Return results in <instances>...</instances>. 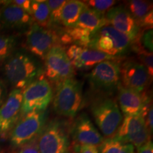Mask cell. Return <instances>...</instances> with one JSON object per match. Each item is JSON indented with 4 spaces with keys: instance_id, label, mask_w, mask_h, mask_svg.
<instances>
[{
    "instance_id": "7a4b0ae2",
    "label": "cell",
    "mask_w": 153,
    "mask_h": 153,
    "mask_svg": "<svg viewBox=\"0 0 153 153\" xmlns=\"http://www.w3.org/2000/svg\"><path fill=\"white\" fill-rule=\"evenodd\" d=\"M90 111L106 139L114 137L123 119L116 101L110 96L101 95L91 103Z\"/></svg>"
},
{
    "instance_id": "9a60e30c",
    "label": "cell",
    "mask_w": 153,
    "mask_h": 153,
    "mask_svg": "<svg viewBox=\"0 0 153 153\" xmlns=\"http://www.w3.org/2000/svg\"><path fill=\"white\" fill-rule=\"evenodd\" d=\"M117 90L118 106L124 116H146L150 107V99L145 93L128 89L120 85Z\"/></svg>"
},
{
    "instance_id": "e0dca14e",
    "label": "cell",
    "mask_w": 153,
    "mask_h": 153,
    "mask_svg": "<svg viewBox=\"0 0 153 153\" xmlns=\"http://www.w3.org/2000/svg\"><path fill=\"white\" fill-rule=\"evenodd\" d=\"M0 7V28L9 30H28L33 22L32 16L13 4L3 1Z\"/></svg>"
},
{
    "instance_id": "8d00e7d4",
    "label": "cell",
    "mask_w": 153,
    "mask_h": 153,
    "mask_svg": "<svg viewBox=\"0 0 153 153\" xmlns=\"http://www.w3.org/2000/svg\"><path fill=\"white\" fill-rule=\"evenodd\" d=\"M68 153H70V152H68Z\"/></svg>"
},
{
    "instance_id": "5b68a950",
    "label": "cell",
    "mask_w": 153,
    "mask_h": 153,
    "mask_svg": "<svg viewBox=\"0 0 153 153\" xmlns=\"http://www.w3.org/2000/svg\"><path fill=\"white\" fill-rule=\"evenodd\" d=\"M70 128L64 120L55 118L47 122L37 138L40 153H68Z\"/></svg>"
},
{
    "instance_id": "cb8c5ba5",
    "label": "cell",
    "mask_w": 153,
    "mask_h": 153,
    "mask_svg": "<svg viewBox=\"0 0 153 153\" xmlns=\"http://www.w3.org/2000/svg\"><path fill=\"white\" fill-rule=\"evenodd\" d=\"M65 31L71 40L72 45H76L83 48L89 46L91 36L89 30L74 26L70 28H66Z\"/></svg>"
},
{
    "instance_id": "484cf974",
    "label": "cell",
    "mask_w": 153,
    "mask_h": 153,
    "mask_svg": "<svg viewBox=\"0 0 153 153\" xmlns=\"http://www.w3.org/2000/svg\"><path fill=\"white\" fill-rule=\"evenodd\" d=\"M50 11L49 28H54L61 24L60 19L62 8L65 4V0H50L47 1Z\"/></svg>"
},
{
    "instance_id": "5bb4252c",
    "label": "cell",
    "mask_w": 153,
    "mask_h": 153,
    "mask_svg": "<svg viewBox=\"0 0 153 153\" xmlns=\"http://www.w3.org/2000/svg\"><path fill=\"white\" fill-rule=\"evenodd\" d=\"M105 18L108 24L127 36L132 42L137 39L141 28L126 6L113 7L105 14Z\"/></svg>"
},
{
    "instance_id": "2e32d148",
    "label": "cell",
    "mask_w": 153,
    "mask_h": 153,
    "mask_svg": "<svg viewBox=\"0 0 153 153\" xmlns=\"http://www.w3.org/2000/svg\"><path fill=\"white\" fill-rule=\"evenodd\" d=\"M22 90L12 89L0 106V137H5L21 116Z\"/></svg>"
},
{
    "instance_id": "ac0fdd59",
    "label": "cell",
    "mask_w": 153,
    "mask_h": 153,
    "mask_svg": "<svg viewBox=\"0 0 153 153\" xmlns=\"http://www.w3.org/2000/svg\"><path fill=\"white\" fill-rule=\"evenodd\" d=\"M69 60L74 68L87 70L104 60H116L117 57L108 55L89 48L71 45L65 51Z\"/></svg>"
},
{
    "instance_id": "30bf717a",
    "label": "cell",
    "mask_w": 153,
    "mask_h": 153,
    "mask_svg": "<svg viewBox=\"0 0 153 153\" xmlns=\"http://www.w3.org/2000/svg\"><path fill=\"white\" fill-rule=\"evenodd\" d=\"M44 60V73L50 81L58 83L74 78V68L69 60L63 46L55 45L53 47Z\"/></svg>"
},
{
    "instance_id": "44dd1931",
    "label": "cell",
    "mask_w": 153,
    "mask_h": 153,
    "mask_svg": "<svg viewBox=\"0 0 153 153\" xmlns=\"http://www.w3.org/2000/svg\"><path fill=\"white\" fill-rule=\"evenodd\" d=\"M30 15L34 22L41 27L49 28L50 11L47 1H31Z\"/></svg>"
},
{
    "instance_id": "ffe728a7",
    "label": "cell",
    "mask_w": 153,
    "mask_h": 153,
    "mask_svg": "<svg viewBox=\"0 0 153 153\" xmlns=\"http://www.w3.org/2000/svg\"><path fill=\"white\" fill-rule=\"evenodd\" d=\"M87 8V6L84 1L77 0L66 1L61 14V24L66 28L74 27L80 15Z\"/></svg>"
},
{
    "instance_id": "52a82bcc",
    "label": "cell",
    "mask_w": 153,
    "mask_h": 153,
    "mask_svg": "<svg viewBox=\"0 0 153 153\" xmlns=\"http://www.w3.org/2000/svg\"><path fill=\"white\" fill-rule=\"evenodd\" d=\"M120 65L116 60H104L96 65L87 75L90 87L101 95L110 96L120 85Z\"/></svg>"
},
{
    "instance_id": "8fae6325",
    "label": "cell",
    "mask_w": 153,
    "mask_h": 153,
    "mask_svg": "<svg viewBox=\"0 0 153 153\" xmlns=\"http://www.w3.org/2000/svg\"><path fill=\"white\" fill-rule=\"evenodd\" d=\"M143 114L126 116L114 138L131 143L137 149L150 140V133Z\"/></svg>"
},
{
    "instance_id": "83f0119b",
    "label": "cell",
    "mask_w": 153,
    "mask_h": 153,
    "mask_svg": "<svg viewBox=\"0 0 153 153\" xmlns=\"http://www.w3.org/2000/svg\"><path fill=\"white\" fill-rule=\"evenodd\" d=\"M134 50L138 55L140 62H141L148 70L149 75L152 78L153 75V55L152 53L145 51L141 46H135Z\"/></svg>"
},
{
    "instance_id": "7c38bea8",
    "label": "cell",
    "mask_w": 153,
    "mask_h": 153,
    "mask_svg": "<svg viewBox=\"0 0 153 153\" xmlns=\"http://www.w3.org/2000/svg\"><path fill=\"white\" fill-rule=\"evenodd\" d=\"M150 78L148 70L138 61L128 60L120 65V85L124 87L143 92L148 87Z\"/></svg>"
},
{
    "instance_id": "d6a6232c",
    "label": "cell",
    "mask_w": 153,
    "mask_h": 153,
    "mask_svg": "<svg viewBox=\"0 0 153 153\" xmlns=\"http://www.w3.org/2000/svg\"><path fill=\"white\" fill-rule=\"evenodd\" d=\"M153 111H152V106L151 105L150 108H149L148 111L147 113L146 116H145V122H146V125L148 126V128L150 131V134L152 133L153 130V120H152V116H153Z\"/></svg>"
},
{
    "instance_id": "4dcf8cb0",
    "label": "cell",
    "mask_w": 153,
    "mask_h": 153,
    "mask_svg": "<svg viewBox=\"0 0 153 153\" xmlns=\"http://www.w3.org/2000/svg\"><path fill=\"white\" fill-rule=\"evenodd\" d=\"M13 4L22 9L28 14L30 15L31 14V1L30 0H14V1H11ZM31 16V15H30Z\"/></svg>"
},
{
    "instance_id": "3957f363",
    "label": "cell",
    "mask_w": 153,
    "mask_h": 153,
    "mask_svg": "<svg viewBox=\"0 0 153 153\" xmlns=\"http://www.w3.org/2000/svg\"><path fill=\"white\" fill-rule=\"evenodd\" d=\"M53 107L60 116L74 118L81 110L83 101L82 84L74 78L56 83Z\"/></svg>"
},
{
    "instance_id": "8992f818",
    "label": "cell",
    "mask_w": 153,
    "mask_h": 153,
    "mask_svg": "<svg viewBox=\"0 0 153 153\" xmlns=\"http://www.w3.org/2000/svg\"><path fill=\"white\" fill-rule=\"evenodd\" d=\"M46 111H33L21 116L9 133L11 145L14 148H20L37 138L47 123Z\"/></svg>"
},
{
    "instance_id": "d590c367",
    "label": "cell",
    "mask_w": 153,
    "mask_h": 153,
    "mask_svg": "<svg viewBox=\"0 0 153 153\" xmlns=\"http://www.w3.org/2000/svg\"><path fill=\"white\" fill-rule=\"evenodd\" d=\"M2 2H3V1H0V5L2 4Z\"/></svg>"
},
{
    "instance_id": "4fadbf2b",
    "label": "cell",
    "mask_w": 153,
    "mask_h": 153,
    "mask_svg": "<svg viewBox=\"0 0 153 153\" xmlns=\"http://www.w3.org/2000/svg\"><path fill=\"white\" fill-rule=\"evenodd\" d=\"M70 134L74 144V150L82 145L99 147L104 140L85 113L80 114L74 120L70 128Z\"/></svg>"
},
{
    "instance_id": "603a6c76",
    "label": "cell",
    "mask_w": 153,
    "mask_h": 153,
    "mask_svg": "<svg viewBox=\"0 0 153 153\" xmlns=\"http://www.w3.org/2000/svg\"><path fill=\"white\" fill-rule=\"evenodd\" d=\"M126 7L139 26L145 17L152 11V3L140 0L129 1Z\"/></svg>"
},
{
    "instance_id": "277c9868",
    "label": "cell",
    "mask_w": 153,
    "mask_h": 153,
    "mask_svg": "<svg viewBox=\"0 0 153 153\" xmlns=\"http://www.w3.org/2000/svg\"><path fill=\"white\" fill-rule=\"evenodd\" d=\"M133 45L127 36L107 24L91 36L88 48L118 58L128 53Z\"/></svg>"
},
{
    "instance_id": "9c48e42d",
    "label": "cell",
    "mask_w": 153,
    "mask_h": 153,
    "mask_svg": "<svg viewBox=\"0 0 153 153\" xmlns=\"http://www.w3.org/2000/svg\"><path fill=\"white\" fill-rule=\"evenodd\" d=\"M55 45H60L59 35L52 28H43L33 22L26 32V47L30 54L44 60Z\"/></svg>"
},
{
    "instance_id": "e575fe53",
    "label": "cell",
    "mask_w": 153,
    "mask_h": 153,
    "mask_svg": "<svg viewBox=\"0 0 153 153\" xmlns=\"http://www.w3.org/2000/svg\"><path fill=\"white\" fill-rule=\"evenodd\" d=\"M6 97V89L3 82L0 79V106L2 105L4 101H5Z\"/></svg>"
},
{
    "instance_id": "6da1fadb",
    "label": "cell",
    "mask_w": 153,
    "mask_h": 153,
    "mask_svg": "<svg viewBox=\"0 0 153 153\" xmlns=\"http://www.w3.org/2000/svg\"><path fill=\"white\" fill-rule=\"evenodd\" d=\"M3 63L4 76L14 89L24 90L44 73V68L37 58L24 51L14 52Z\"/></svg>"
},
{
    "instance_id": "4316f807",
    "label": "cell",
    "mask_w": 153,
    "mask_h": 153,
    "mask_svg": "<svg viewBox=\"0 0 153 153\" xmlns=\"http://www.w3.org/2000/svg\"><path fill=\"white\" fill-rule=\"evenodd\" d=\"M84 2L87 7L104 15L114 4H116V1L114 0H89Z\"/></svg>"
},
{
    "instance_id": "1f68e13d",
    "label": "cell",
    "mask_w": 153,
    "mask_h": 153,
    "mask_svg": "<svg viewBox=\"0 0 153 153\" xmlns=\"http://www.w3.org/2000/svg\"><path fill=\"white\" fill-rule=\"evenodd\" d=\"M75 150L78 153H99L98 147L94 145H82Z\"/></svg>"
},
{
    "instance_id": "7402d4cb",
    "label": "cell",
    "mask_w": 153,
    "mask_h": 153,
    "mask_svg": "<svg viewBox=\"0 0 153 153\" xmlns=\"http://www.w3.org/2000/svg\"><path fill=\"white\" fill-rule=\"evenodd\" d=\"M100 153H135V147L114 138L104 139L98 147Z\"/></svg>"
},
{
    "instance_id": "f1b7e54d",
    "label": "cell",
    "mask_w": 153,
    "mask_h": 153,
    "mask_svg": "<svg viewBox=\"0 0 153 153\" xmlns=\"http://www.w3.org/2000/svg\"><path fill=\"white\" fill-rule=\"evenodd\" d=\"M152 37V29H147L141 34L140 38V46L150 53H152L153 51Z\"/></svg>"
},
{
    "instance_id": "f546056e",
    "label": "cell",
    "mask_w": 153,
    "mask_h": 153,
    "mask_svg": "<svg viewBox=\"0 0 153 153\" xmlns=\"http://www.w3.org/2000/svg\"><path fill=\"white\" fill-rule=\"evenodd\" d=\"M37 138L34 139L19 148V153H40L38 148Z\"/></svg>"
},
{
    "instance_id": "d6986e66",
    "label": "cell",
    "mask_w": 153,
    "mask_h": 153,
    "mask_svg": "<svg viewBox=\"0 0 153 153\" xmlns=\"http://www.w3.org/2000/svg\"><path fill=\"white\" fill-rule=\"evenodd\" d=\"M107 24H108L105 18L104 14H101L87 7L80 15L74 26L89 30L92 35L99 28Z\"/></svg>"
},
{
    "instance_id": "d4e9b609",
    "label": "cell",
    "mask_w": 153,
    "mask_h": 153,
    "mask_svg": "<svg viewBox=\"0 0 153 153\" xmlns=\"http://www.w3.org/2000/svg\"><path fill=\"white\" fill-rule=\"evenodd\" d=\"M16 44L17 40L15 36L0 34V63L4 62L14 53Z\"/></svg>"
},
{
    "instance_id": "836d02e7",
    "label": "cell",
    "mask_w": 153,
    "mask_h": 153,
    "mask_svg": "<svg viewBox=\"0 0 153 153\" xmlns=\"http://www.w3.org/2000/svg\"><path fill=\"white\" fill-rule=\"evenodd\" d=\"M136 153H153V145L152 140H149L144 145L137 149Z\"/></svg>"
},
{
    "instance_id": "ba28073f",
    "label": "cell",
    "mask_w": 153,
    "mask_h": 153,
    "mask_svg": "<svg viewBox=\"0 0 153 153\" xmlns=\"http://www.w3.org/2000/svg\"><path fill=\"white\" fill-rule=\"evenodd\" d=\"M53 97L52 87L46 79L41 77L22 90L21 116L33 111H46Z\"/></svg>"
}]
</instances>
